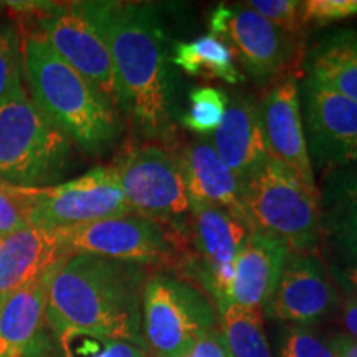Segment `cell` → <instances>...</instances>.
<instances>
[{
  "instance_id": "6da1fadb",
  "label": "cell",
  "mask_w": 357,
  "mask_h": 357,
  "mask_svg": "<svg viewBox=\"0 0 357 357\" xmlns=\"http://www.w3.org/2000/svg\"><path fill=\"white\" fill-rule=\"evenodd\" d=\"M113 60L119 113L144 139L171 141L176 126V82L162 24L147 3L77 2Z\"/></svg>"
},
{
  "instance_id": "7a4b0ae2",
  "label": "cell",
  "mask_w": 357,
  "mask_h": 357,
  "mask_svg": "<svg viewBox=\"0 0 357 357\" xmlns=\"http://www.w3.org/2000/svg\"><path fill=\"white\" fill-rule=\"evenodd\" d=\"M146 280V266L75 253L48 283L45 326L53 334L84 331L146 349L142 336Z\"/></svg>"
},
{
  "instance_id": "3957f363",
  "label": "cell",
  "mask_w": 357,
  "mask_h": 357,
  "mask_svg": "<svg viewBox=\"0 0 357 357\" xmlns=\"http://www.w3.org/2000/svg\"><path fill=\"white\" fill-rule=\"evenodd\" d=\"M24 79L37 106L84 153L100 155L121 132L118 111L58 56L40 32L20 38Z\"/></svg>"
},
{
  "instance_id": "277c9868",
  "label": "cell",
  "mask_w": 357,
  "mask_h": 357,
  "mask_svg": "<svg viewBox=\"0 0 357 357\" xmlns=\"http://www.w3.org/2000/svg\"><path fill=\"white\" fill-rule=\"evenodd\" d=\"M71 151L70 137L25 88L20 61L0 100V182L25 189L53 185L68 171Z\"/></svg>"
},
{
  "instance_id": "5b68a950",
  "label": "cell",
  "mask_w": 357,
  "mask_h": 357,
  "mask_svg": "<svg viewBox=\"0 0 357 357\" xmlns=\"http://www.w3.org/2000/svg\"><path fill=\"white\" fill-rule=\"evenodd\" d=\"M243 204L255 231L275 236L296 253L318 248L323 231L318 187L307 185L278 160L268 158L245 184Z\"/></svg>"
},
{
  "instance_id": "8992f818",
  "label": "cell",
  "mask_w": 357,
  "mask_h": 357,
  "mask_svg": "<svg viewBox=\"0 0 357 357\" xmlns=\"http://www.w3.org/2000/svg\"><path fill=\"white\" fill-rule=\"evenodd\" d=\"M218 329L215 303L189 280L147 276L142 289V336L151 357H185L205 334Z\"/></svg>"
},
{
  "instance_id": "52a82bcc",
  "label": "cell",
  "mask_w": 357,
  "mask_h": 357,
  "mask_svg": "<svg viewBox=\"0 0 357 357\" xmlns=\"http://www.w3.org/2000/svg\"><path fill=\"white\" fill-rule=\"evenodd\" d=\"M0 189L20 208L26 223L40 229H66L132 213L113 166L48 187L25 189L0 182Z\"/></svg>"
},
{
  "instance_id": "ba28073f",
  "label": "cell",
  "mask_w": 357,
  "mask_h": 357,
  "mask_svg": "<svg viewBox=\"0 0 357 357\" xmlns=\"http://www.w3.org/2000/svg\"><path fill=\"white\" fill-rule=\"evenodd\" d=\"M71 253H88L146 268H181L190 257L185 234L136 213L58 229Z\"/></svg>"
},
{
  "instance_id": "9c48e42d",
  "label": "cell",
  "mask_w": 357,
  "mask_h": 357,
  "mask_svg": "<svg viewBox=\"0 0 357 357\" xmlns=\"http://www.w3.org/2000/svg\"><path fill=\"white\" fill-rule=\"evenodd\" d=\"M132 213L178 230L190 213V199L176 154L158 144L129 147L113 164Z\"/></svg>"
},
{
  "instance_id": "30bf717a",
  "label": "cell",
  "mask_w": 357,
  "mask_h": 357,
  "mask_svg": "<svg viewBox=\"0 0 357 357\" xmlns=\"http://www.w3.org/2000/svg\"><path fill=\"white\" fill-rule=\"evenodd\" d=\"M52 48L119 113V89L105 40L75 3H24Z\"/></svg>"
},
{
  "instance_id": "8fae6325",
  "label": "cell",
  "mask_w": 357,
  "mask_h": 357,
  "mask_svg": "<svg viewBox=\"0 0 357 357\" xmlns=\"http://www.w3.org/2000/svg\"><path fill=\"white\" fill-rule=\"evenodd\" d=\"M208 29L211 35L230 48L258 84L280 78L298 50L296 38L245 3L217 6L208 17Z\"/></svg>"
},
{
  "instance_id": "7c38bea8",
  "label": "cell",
  "mask_w": 357,
  "mask_h": 357,
  "mask_svg": "<svg viewBox=\"0 0 357 357\" xmlns=\"http://www.w3.org/2000/svg\"><path fill=\"white\" fill-rule=\"evenodd\" d=\"M303 128L312 169L324 176L357 160V102L307 75L300 86Z\"/></svg>"
},
{
  "instance_id": "4fadbf2b",
  "label": "cell",
  "mask_w": 357,
  "mask_h": 357,
  "mask_svg": "<svg viewBox=\"0 0 357 357\" xmlns=\"http://www.w3.org/2000/svg\"><path fill=\"white\" fill-rule=\"evenodd\" d=\"M336 305V287L323 261L314 253L291 252L263 311L289 324H310L323 319Z\"/></svg>"
},
{
  "instance_id": "5bb4252c",
  "label": "cell",
  "mask_w": 357,
  "mask_h": 357,
  "mask_svg": "<svg viewBox=\"0 0 357 357\" xmlns=\"http://www.w3.org/2000/svg\"><path fill=\"white\" fill-rule=\"evenodd\" d=\"M260 121L270 158L287 166L307 185L316 187L303 128L300 84L296 78L275 82L260 105Z\"/></svg>"
},
{
  "instance_id": "9a60e30c",
  "label": "cell",
  "mask_w": 357,
  "mask_h": 357,
  "mask_svg": "<svg viewBox=\"0 0 357 357\" xmlns=\"http://www.w3.org/2000/svg\"><path fill=\"white\" fill-rule=\"evenodd\" d=\"M73 255L58 229L25 227L0 240V305Z\"/></svg>"
},
{
  "instance_id": "2e32d148",
  "label": "cell",
  "mask_w": 357,
  "mask_h": 357,
  "mask_svg": "<svg viewBox=\"0 0 357 357\" xmlns=\"http://www.w3.org/2000/svg\"><path fill=\"white\" fill-rule=\"evenodd\" d=\"M211 142L245 187L270 158L260 111L252 96L235 95L234 100H229L220 126L213 131Z\"/></svg>"
},
{
  "instance_id": "e0dca14e",
  "label": "cell",
  "mask_w": 357,
  "mask_h": 357,
  "mask_svg": "<svg viewBox=\"0 0 357 357\" xmlns=\"http://www.w3.org/2000/svg\"><path fill=\"white\" fill-rule=\"evenodd\" d=\"M289 253L291 250L281 240L253 230L235 258V276L227 300L265 310Z\"/></svg>"
},
{
  "instance_id": "ac0fdd59",
  "label": "cell",
  "mask_w": 357,
  "mask_h": 357,
  "mask_svg": "<svg viewBox=\"0 0 357 357\" xmlns=\"http://www.w3.org/2000/svg\"><path fill=\"white\" fill-rule=\"evenodd\" d=\"M177 159L190 204L220 205L250 223L243 204L245 187L227 167L211 141L202 137L190 142Z\"/></svg>"
},
{
  "instance_id": "d6986e66",
  "label": "cell",
  "mask_w": 357,
  "mask_h": 357,
  "mask_svg": "<svg viewBox=\"0 0 357 357\" xmlns=\"http://www.w3.org/2000/svg\"><path fill=\"white\" fill-rule=\"evenodd\" d=\"M55 271L26 283L0 305V357H26L43 333L48 283Z\"/></svg>"
},
{
  "instance_id": "ffe728a7",
  "label": "cell",
  "mask_w": 357,
  "mask_h": 357,
  "mask_svg": "<svg viewBox=\"0 0 357 357\" xmlns=\"http://www.w3.org/2000/svg\"><path fill=\"white\" fill-rule=\"evenodd\" d=\"M310 77L357 102V33L341 32L319 43L307 60Z\"/></svg>"
},
{
  "instance_id": "44dd1931",
  "label": "cell",
  "mask_w": 357,
  "mask_h": 357,
  "mask_svg": "<svg viewBox=\"0 0 357 357\" xmlns=\"http://www.w3.org/2000/svg\"><path fill=\"white\" fill-rule=\"evenodd\" d=\"M26 357H151L144 347L100 334L65 331L53 334L45 326Z\"/></svg>"
},
{
  "instance_id": "7402d4cb",
  "label": "cell",
  "mask_w": 357,
  "mask_h": 357,
  "mask_svg": "<svg viewBox=\"0 0 357 357\" xmlns=\"http://www.w3.org/2000/svg\"><path fill=\"white\" fill-rule=\"evenodd\" d=\"M218 329L229 357H273L263 328L261 307H247L223 300L215 303Z\"/></svg>"
},
{
  "instance_id": "603a6c76",
  "label": "cell",
  "mask_w": 357,
  "mask_h": 357,
  "mask_svg": "<svg viewBox=\"0 0 357 357\" xmlns=\"http://www.w3.org/2000/svg\"><path fill=\"white\" fill-rule=\"evenodd\" d=\"M171 63L192 77L217 78L230 84L242 83L245 79L243 73L236 68L230 48L211 33L192 42L174 45Z\"/></svg>"
},
{
  "instance_id": "cb8c5ba5",
  "label": "cell",
  "mask_w": 357,
  "mask_h": 357,
  "mask_svg": "<svg viewBox=\"0 0 357 357\" xmlns=\"http://www.w3.org/2000/svg\"><path fill=\"white\" fill-rule=\"evenodd\" d=\"M229 106V96L213 86H199L189 95V108L181 118L182 124L199 134L213 132L220 126Z\"/></svg>"
},
{
  "instance_id": "d4e9b609",
  "label": "cell",
  "mask_w": 357,
  "mask_h": 357,
  "mask_svg": "<svg viewBox=\"0 0 357 357\" xmlns=\"http://www.w3.org/2000/svg\"><path fill=\"white\" fill-rule=\"evenodd\" d=\"M276 357H336L307 324H288L276 337Z\"/></svg>"
},
{
  "instance_id": "484cf974",
  "label": "cell",
  "mask_w": 357,
  "mask_h": 357,
  "mask_svg": "<svg viewBox=\"0 0 357 357\" xmlns=\"http://www.w3.org/2000/svg\"><path fill=\"white\" fill-rule=\"evenodd\" d=\"M321 207L331 211H357V160L351 166L324 176Z\"/></svg>"
},
{
  "instance_id": "4316f807",
  "label": "cell",
  "mask_w": 357,
  "mask_h": 357,
  "mask_svg": "<svg viewBox=\"0 0 357 357\" xmlns=\"http://www.w3.org/2000/svg\"><path fill=\"white\" fill-rule=\"evenodd\" d=\"M245 6L260 13L266 20L296 38L305 32L303 20V2L298 0H250Z\"/></svg>"
},
{
  "instance_id": "83f0119b",
  "label": "cell",
  "mask_w": 357,
  "mask_h": 357,
  "mask_svg": "<svg viewBox=\"0 0 357 357\" xmlns=\"http://www.w3.org/2000/svg\"><path fill=\"white\" fill-rule=\"evenodd\" d=\"M323 231L347 260L357 261V211H331L323 213Z\"/></svg>"
},
{
  "instance_id": "f1b7e54d",
  "label": "cell",
  "mask_w": 357,
  "mask_h": 357,
  "mask_svg": "<svg viewBox=\"0 0 357 357\" xmlns=\"http://www.w3.org/2000/svg\"><path fill=\"white\" fill-rule=\"evenodd\" d=\"M357 15V0H307L303 2L305 24L328 25Z\"/></svg>"
},
{
  "instance_id": "f546056e",
  "label": "cell",
  "mask_w": 357,
  "mask_h": 357,
  "mask_svg": "<svg viewBox=\"0 0 357 357\" xmlns=\"http://www.w3.org/2000/svg\"><path fill=\"white\" fill-rule=\"evenodd\" d=\"M20 35L10 25H0V100L20 65Z\"/></svg>"
},
{
  "instance_id": "4dcf8cb0",
  "label": "cell",
  "mask_w": 357,
  "mask_h": 357,
  "mask_svg": "<svg viewBox=\"0 0 357 357\" xmlns=\"http://www.w3.org/2000/svg\"><path fill=\"white\" fill-rule=\"evenodd\" d=\"M29 227L25 217L22 215L20 208L15 202L0 189V238L12 235L13 231Z\"/></svg>"
},
{
  "instance_id": "1f68e13d",
  "label": "cell",
  "mask_w": 357,
  "mask_h": 357,
  "mask_svg": "<svg viewBox=\"0 0 357 357\" xmlns=\"http://www.w3.org/2000/svg\"><path fill=\"white\" fill-rule=\"evenodd\" d=\"M185 357H229L220 329H215V331L200 337Z\"/></svg>"
},
{
  "instance_id": "d6a6232c",
  "label": "cell",
  "mask_w": 357,
  "mask_h": 357,
  "mask_svg": "<svg viewBox=\"0 0 357 357\" xmlns=\"http://www.w3.org/2000/svg\"><path fill=\"white\" fill-rule=\"evenodd\" d=\"M326 344L336 357H357V339L346 333H334L326 339Z\"/></svg>"
},
{
  "instance_id": "836d02e7",
  "label": "cell",
  "mask_w": 357,
  "mask_h": 357,
  "mask_svg": "<svg viewBox=\"0 0 357 357\" xmlns=\"http://www.w3.org/2000/svg\"><path fill=\"white\" fill-rule=\"evenodd\" d=\"M333 276L351 298L357 300V261L347 263L342 268H333Z\"/></svg>"
},
{
  "instance_id": "e575fe53",
  "label": "cell",
  "mask_w": 357,
  "mask_h": 357,
  "mask_svg": "<svg viewBox=\"0 0 357 357\" xmlns=\"http://www.w3.org/2000/svg\"><path fill=\"white\" fill-rule=\"evenodd\" d=\"M341 321L347 336L357 339V300L347 296L341 303Z\"/></svg>"
},
{
  "instance_id": "d590c367",
  "label": "cell",
  "mask_w": 357,
  "mask_h": 357,
  "mask_svg": "<svg viewBox=\"0 0 357 357\" xmlns=\"http://www.w3.org/2000/svg\"><path fill=\"white\" fill-rule=\"evenodd\" d=\"M0 240H2V238H0Z\"/></svg>"
}]
</instances>
